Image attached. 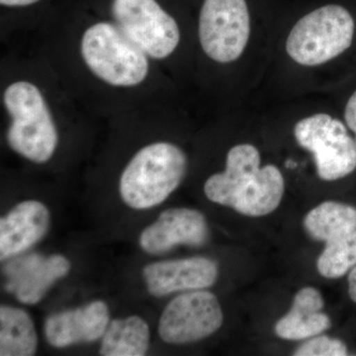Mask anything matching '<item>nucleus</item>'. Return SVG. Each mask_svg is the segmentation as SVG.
I'll return each instance as SVG.
<instances>
[{
	"label": "nucleus",
	"instance_id": "3",
	"mask_svg": "<svg viewBox=\"0 0 356 356\" xmlns=\"http://www.w3.org/2000/svg\"><path fill=\"white\" fill-rule=\"evenodd\" d=\"M355 22L348 8L337 3L313 9L290 30L286 53L296 64L317 67L348 50L355 38Z\"/></svg>",
	"mask_w": 356,
	"mask_h": 356
},
{
	"label": "nucleus",
	"instance_id": "15",
	"mask_svg": "<svg viewBox=\"0 0 356 356\" xmlns=\"http://www.w3.org/2000/svg\"><path fill=\"white\" fill-rule=\"evenodd\" d=\"M323 307L324 300L317 289L303 288L295 296L291 310L276 324V334L291 341L318 336L331 327V318L322 313Z\"/></svg>",
	"mask_w": 356,
	"mask_h": 356
},
{
	"label": "nucleus",
	"instance_id": "7",
	"mask_svg": "<svg viewBox=\"0 0 356 356\" xmlns=\"http://www.w3.org/2000/svg\"><path fill=\"white\" fill-rule=\"evenodd\" d=\"M248 0H204L199 14V41L208 58L219 64L235 62L250 37Z\"/></svg>",
	"mask_w": 356,
	"mask_h": 356
},
{
	"label": "nucleus",
	"instance_id": "19",
	"mask_svg": "<svg viewBox=\"0 0 356 356\" xmlns=\"http://www.w3.org/2000/svg\"><path fill=\"white\" fill-rule=\"evenodd\" d=\"M325 243L317 262L321 275L336 280L356 266V231Z\"/></svg>",
	"mask_w": 356,
	"mask_h": 356
},
{
	"label": "nucleus",
	"instance_id": "4",
	"mask_svg": "<svg viewBox=\"0 0 356 356\" xmlns=\"http://www.w3.org/2000/svg\"><path fill=\"white\" fill-rule=\"evenodd\" d=\"M3 102L11 117L9 146L33 163L48 161L57 149L58 136L40 89L29 81H16L6 88Z\"/></svg>",
	"mask_w": 356,
	"mask_h": 356
},
{
	"label": "nucleus",
	"instance_id": "5",
	"mask_svg": "<svg viewBox=\"0 0 356 356\" xmlns=\"http://www.w3.org/2000/svg\"><path fill=\"white\" fill-rule=\"evenodd\" d=\"M81 55L93 74L110 86H138L149 72L146 54L111 23H96L86 29Z\"/></svg>",
	"mask_w": 356,
	"mask_h": 356
},
{
	"label": "nucleus",
	"instance_id": "13",
	"mask_svg": "<svg viewBox=\"0 0 356 356\" xmlns=\"http://www.w3.org/2000/svg\"><path fill=\"white\" fill-rule=\"evenodd\" d=\"M109 310L106 303L95 301L81 308L60 312L47 318L44 325L47 341L55 348L97 341L106 332Z\"/></svg>",
	"mask_w": 356,
	"mask_h": 356
},
{
	"label": "nucleus",
	"instance_id": "1",
	"mask_svg": "<svg viewBox=\"0 0 356 356\" xmlns=\"http://www.w3.org/2000/svg\"><path fill=\"white\" fill-rule=\"evenodd\" d=\"M261 154L254 145L232 147L224 172L211 175L205 182V195L212 202L245 216L270 214L282 200L284 178L277 166H261Z\"/></svg>",
	"mask_w": 356,
	"mask_h": 356
},
{
	"label": "nucleus",
	"instance_id": "6",
	"mask_svg": "<svg viewBox=\"0 0 356 356\" xmlns=\"http://www.w3.org/2000/svg\"><path fill=\"white\" fill-rule=\"evenodd\" d=\"M294 136L310 152L321 179L334 181L356 170V144L346 125L327 113H316L297 122Z\"/></svg>",
	"mask_w": 356,
	"mask_h": 356
},
{
	"label": "nucleus",
	"instance_id": "18",
	"mask_svg": "<svg viewBox=\"0 0 356 356\" xmlns=\"http://www.w3.org/2000/svg\"><path fill=\"white\" fill-rule=\"evenodd\" d=\"M304 225L312 238L331 242L356 231V208L327 201L307 214Z\"/></svg>",
	"mask_w": 356,
	"mask_h": 356
},
{
	"label": "nucleus",
	"instance_id": "14",
	"mask_svg": "<svg viewBox=\"0 0 356 356\" xmlns=\"http://www.w3.org/2000/svg\"><path fill=\"white\" fill-rule=\"evenodd\" d=\"M48 208L39 201L28 200L16 205L0 220V259L22 254L36 245L50 227Z\"/></svg>",
	"mask_w": 356,
	"mask_h": 356
},
{
	"label": "nucleus",
	"instance_id": "17",
	"mask_svg": "<svg viewBox=\"0 0 356 356\" xmlns=\"http://www.w3.org/2000/svg\"><path fill=\"white\" fill-rule=\"evenodd\" d=\"M36 330L27 312L15 307L0 308V355L31 356L37 350Z\"/></svg>",
	"mask_w": 356,
	"mask_h": 356
},
{
	"label": "nucleus",
	"instance_id": "10",
	"mask_svg": "<svg viewBox=\"0 0 356 356\" xmlns=\"http://www.w3.org/2000/svg\"><path fill=\"white\" fill-rule=\"evenodd\" d=\"M69 259L62 254L44 257L38 254L14 257L4 267L6 289L21 303L34 305L41 301L54 283L69 273Z\"/></svg>",
	"mask_w": 356,
	"mask_h": 356
},
{
	"label": "nucleus",
	"instance_id": "16",
	"mask_svg": "<svg viewBox=\"0 0 356 356\" xmlns=\"http://www.w3.org/2000/svg\"><path fill=\"white\" fill-rule=\"evenodd\" d=\"M149 325L138 316L112 321L103 334L100 355L143 356L149 350Z\"/></svg>",
	"mask_w": 356,
	"mask_h": 356
},
{
	"label": "nucleus",
	"instance_id": "8",
	"mask_svg": "<svg viewBox=\"0 0 356 356\" xmlns=\"http://www.w3.org/2000/svg\"><path fill=\"white\" fill-rule=\"evenodd\" d=\"M112 13L119 29L147 57L168 58L179 44L177 21L156 0H114Z\"/></svg>",
	"mask_w": 356,
	"mask_h": 356
},
{
	"label": "nucleus",
	"instance_id": "21",
	"mask_svg": "<svg viewBox=\"0 0 356 356\" xmlns=\"http://www.w3.org/2000/svg\"><path fill=\"white\" fill-rule=\"evenodd\" d=\"M344 120L348 127L355 134L356 144V90L350 96L344 109Z\"/></svg>",
	"mask_w": 356,
	"mask_h": 356
},
{
	"label": "nucleus",
	"instance_id": "20",
	"mask_svg": "<svg viewBox=\"0 0 356 356\" xmlns=\"http://www.w3.org/2000/svg\"><path fill=\"white\" fill-rule=\"evenodd\" d=\"M298 356H344L348 355V348L339 339L329 337H313L310 341L302 344L295 351Z\"/></svg>",
	"mask_w": 356,
	"mask_h": 356
},
{
	"label": "nucleus",
	"instance_id": "9",
	"mask_svg": "<svg viewBox=\"0 0 356 356\" xmlns=\"http://www.w3.org/2000/svg\"><path fill=\"white\" fill-rule=\"evenodd\" d=\"M224 315L213 293L195 290L179 295L159 318V334L168 343H195L221 327Z\"/></svg>",
	"mask_w": 356,
	"mask_h": 356
},
{
	"label": "nucleus",
	"instance_id": "22",
	"mask_svg": "<svg viewBox=\"0 0 356 356\" xmlns=\"http://www.w3.org/2000/svg\"><path fill=\"white\" fill-rule=\"evenodd\" d=\"M40 0H0L1 6L7 7H23L32 6Z\"/></svg>",
	"mask_w": 356,
	"mask_h": 356
},
{
	"label": "nucleus",
	"instance_id": "12",
	"mask_svg": "<svg viewBox=\"0 0 356 356\" xmlns=\"http://www.w3.org/2000/svg\"><path fill=\"white\" fill-rule=\"evenodd\" d=\"M147 290L161 297L184 290L212 286L218 277L216 262L206 257L154 262L143 270Z\"/></svg>",
	"mask_w": 356,
	"mask_h": 356
},
{
	"label": "nucleus",
	"instance_id": "23",
	"mask_svg": "<svg viewBox=\"0 0 356 356\" xmlns=\"http://www.w3.org/2000/svg\"><path fill=\"white\" fill-rule=\"evenodd\" d=\"M348 294L356 303V266L353 267L348 276Z\"/></svg>",
	"mask_w": 356,
	"mask_h": 356
},
{
	"label": "nucleus",
	"instance_id": "11",
	"mask_svg": "<svg viewBox=\"0 0 356 356\" xmlns=\"http://www.w3.org/2000/svg\"><path fill=\"white\" fill-rule=\"evenodd\" d=\"M209 236L202 213L188 208L168 209L142 232L140 245L151 254H165L178 245L200 247Z\"/></svg>",
	"mask_w": 356,
	"mask_h": 356
},
{
	"label": "nucleus",
	"instance_id": "2",
	"mask_svg": "<svg viewBox=\"0 0 356 356\" xmlns=\"http://www.w3.org/2000/svg\"><path fill=\"white\" fill-rule=\"evenodd\" d=\"M186 168V156L175 145L159 142L144 147L122 173L121 197L136 210L158 206L179 186Z\"/></svg>",
	"mask_w": 356,
	"mask_h": 356
}]
</instances>
